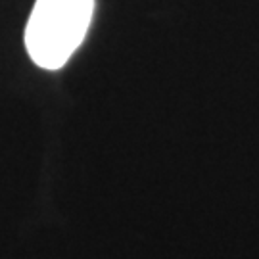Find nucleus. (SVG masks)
Here are the masks:
<instances>
[{
  "label": "nucleus",
  "instance_id": "nucleus-1",
  "mask_svg": "<svg viewBox=\"0 0 259 259\" xmlns=\"http://www.w3.org/2000/svg\"><path fill=\"white\" fill-rule=\"evenodd\" d=\"M94 0H37L25 29L31 60L42 69H60L89 31Z\"/></svg>",
  "mask_w": 259,
  "mask_h": 259
}]
</instances>
